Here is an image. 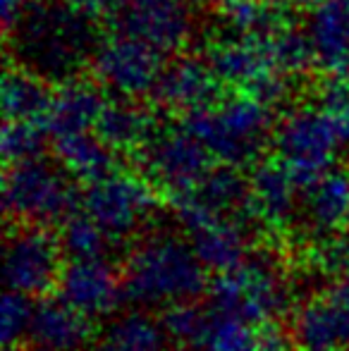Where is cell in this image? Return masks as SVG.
<instances>
[{"instance_id": "cell-1", "label": "cell", "mask_w": 349, "mask_h": 351, "mask_svg": "<svg viewBox=\"0 0 349 351\" xmlns=\"http://www.w3.org/2000/svg\"><path fill=\"white\" fill-rule=\"evenodd\" d=\"M125 296L139 306H173L206 289V268L194 246L175 234H154L130 251L122 268Z\"/></svg>"}, {"instance_id": "cell-2", "label": "cell", "mask_w": 349, "mask_h": 351, "mask_svg": "<svg viewBox=\"0 0 349 351\" xmlns=\"http://www.w3.org/2000/svg\"><path fill=\"white\" fill-rule=\"evenodd\" d=\"M14 27L17 53H22V60L29 65V70L62 82L80 70L96 43L88 14L67 3L58 8L29 5Z\"/></svg>"}, {"instance_id": "cell-3", "label": "cell", "mask_w": 349, "mask_h": 351, "mask_svg": "<svg viewBox=\"0 0 349 351\" xmlns=\"http://www.w3.org/2000/svg\"><path fill=\"white\" fill-rule=\"evenodd\" d=\"M258 98L213 103L189 112L186 130L206 143L213 158L225 165H249L263 153L270 132L268 108Z\"/></svg>"}, {"instance_id": "cell-4", "label": "cell", "mask_w": 349, "mask_h": 351, "mask_svg": "<svg viewBox=\"0 0 349 351\" xmlns=\"http://www.w3.org/2000/svg\"><path fill=\"white\" fill-rule=\"evenodd\" d=\"M289 285L273 258H244L237 268L218 273L210 285V308L239 315L254 325L273 323L287 311Z\"/></svg>"}, {"instance_id": "cell-5", "label": "cell", "mask_w": 349, "mask_h": 351, "mask_svg": "<svg viewBox=\"0 0 349 351\" xmlns=\"http://www.w3.org/2000/svg\"><path fill=\"white\" fill-rule=\"evenodd\" d=\"M5 213L34 225L65 222L75 213L77 191L67 175L38 158L12 162L5 175Z\"/></svg>"}, {"instance_id": "cell-6", "label": "cell", "mask_w": 349, "mask_h": 351, "mask_svg": "<svg viewBox=\"0 0 349 351\" xmlns=\"http://www.w3.org/2000/svg\"><path fill=\"white\" fill-rule=\"evenodd\" d=\"M347 139L342 120L328 110L294 112L275 134L280 162L299 186H311L333 167L340 143Z\"/></svg>"}, {"instance_id": "cell-7", "label": "cell", "mask_w": 349, "mask_h": 351, "mask_svg": "<svg viewBox=\"0 0 349 351\" xmlns=\"http://www.w3.org/2000/svg\"><path fill=\"white\" fill-rule=\"evenodd\" d=\"M177 220L191 237L196 256L206 270L228 273L247 258V225L242 217L218 215L191 194L175 199Z\"/></svg>"}, {"instance_id": "cell-8", "label": "cell", "mask_w": 349, "mask_h": 351, "mask_svg": "<svg viewBox=\"0 0 349 351\" xmlns=\"http://www.w3.org/2000/svg\"><path fill=\"white\" fill-rule=\"evenodd\" d=\"M154 208V194L144 182L115 172L88 182V189L82 196V210L91 215L112 241H122L139 232Z\"/></svg>"}, {"instance_id": "cell-9", "label": "cell", "mask_w": 349, "mask_h": 351, "mask_svg": "<svg viewBox=\"0 0 349 351\" xmlns=\"http://www.w3.org/2000/svg\"><path fill=\"white\" fill-rule=\"evenodd\" d=\"M62 244L43 227H22L5 244L3 278L8 289L41 296L58 285L62 273Z\"/></svg>"}, {"instance_id": "cell-10", "label": "cell", "mask_w": 349, "mask_h": 351, "mask_svg": "<svg viewBox=\"0 0 349 351\" xmlns=\"http://www.w3.org/2000/svg\"><path fill=\"white\" fill-rule=\"evenodd\" d=\"M210 156L206 143L189 130L163 132L149 139L144 148V167L149 177L173 199L191 194L210 172Z\"/></svg>"}, {"instance_id": "cell-11", "label": "cell", "mask_w": 349, "mask_h": 351, "mask_svg": "<svg viewBox=\"0 0 349 351\" xmlns=\"http://www.w3.org/2000/svg\"><path fill=\"white\" fill-rule=\"evenodd\" d=\"M58 289L67 304H72L91 320L115 313L125 296L122 278H117L112 265L103 261V256L101 258H72L62 268Z\"/></svg>"}, {"instance_id": "cell-12", "label": "cell", "mask_w": 349, "mask_h": 351, "mask_svg": "<svg viewBox=\"0 0 349 351\" xmlns=\"http://www.w3.org/2000/svg\"><path fill=\"white\" fill-rule=\"evenodd\" d=\"M115 24L120 34L160 53L182 46L189 36V14L180 0H122Z\"/></svg>"}, {"instance_id": "cell-13", "label": "cell", "mask_w": 349, "mask_h": 351, "mask_svg": "<svg viewBox=\"0 0 349 351\" xmlns=\"http://www.w3.org/2000/svg\"><path fill=\"white\" fill-rule=\"evenodd\" d=\"M160 72V51L125 34L106 43L96 56L98 79L120 93L149 91L156 86Z\"/></svg>"}, {"instance_id": "cell-14", "label": "cell", "mask_w": 349, "mask_h": 351, "mask_svg": "<svg viewBox=\"0 0 349 351\" xmlns=\"http://www.w3.org/2000/svg\"><path fill=\"white\" fill-rule=\"evenodd\" d=\"M292 332L299 351H349V306L335 299L306 301L294 315Z\"/></svg>"}, {"instance_id": "cell-15", "label": "cell", "mask_w": 349, "mask_h": 351, "mask_svg": "<svg viewBox=\"0 0 349 351\" xmlns=\"http://www.w3.org/2000/svg\"><path fill=\"white\" fill-rule=\"evenodd\" d=\"M91 318L67 304L62 296L43 299L34 306L29 337L38 347L58 351H80L91 339Z\"/></svg>"}, {"instance_id": "cell-16", "label": "cell", "mask_w": 349, "mask_h": 351, "mask_svg": "<svg viewBox=\"0 0 349 351\" xmlns=\"http://www.w3.org/2000/svg\"><path fill=\"white\" fill-rule=\"evenodd\" d=\"M156 96L160 103L177 110L194 112L208 108L218 98V74L196 60H180L160 72L156 82Z\"/></svg>"}, {"instance_id": "cell-17", "label": "cell", "mask_w": 349, "mask_h": 351, "mask_svg": "<svg viewBox=\"0 0 349 351\" xmlns=\"http://www.w3.org/2000/svg\"><path fill=\"white\" fill-rule=\"evenodd\" d=\"M297 182L282 162H263L252 175V204L256 220L273 230L289 225L297 206Z\"/></svg>"}, {"instance_id": "cell-18", "label": "cell", "mask_w": 349, "mask_h": 351, "mask_svg": "<svg viewBox=\"0 0 349 351\" xmlns=\"http://www.w3.org/2000/svg\"><path fill=\"white\" fill-rule=\"evenodd\" d=\"M306 220L316 234L349 230V170H328L306 186Z\"/></svg>"}, {"instance_id": "cell-19", "label": "cell", "mask_w": 349, "mask_h": 351, "mask_svg": "<svg viewBox=\"0 0 349 351\" xmlns=\"http://www.w3.org/2000/svg\"><path fill=\"white\" fill-rule=\"evenodd\" d=\"M103 108L106 103L93 86L67 84L51 98V106L38 122L53 136L77 134V132H86L91 125H96Z\"/></svg>"}, {"instance_id": "cell-20", "label": "cell", "mask_w": 349, "mask_h": 351, "mask_svg": "<svg viewBox=\"0 0 349 351\" xmlns=\"http://www.w3.org/2000/svg\"><path fill=\"white\" fill-rule=\"evenodd\" d=\"M191 196L199 204H204L208 210L218 213V215H234L242 217L244 222L256 220V210H254L252 204V189L232 165L210 170L204 177V182L191 191Z\"/></svg>"}, {"instance_id": "cell-21", "label": "cell", "mask_w": 349, "mask_h": 351, "mask_svg": "<svg viewBox=\"0 0 349 351\" xmlns=\"http://www.w3.org/2000/svg\"><path fill=\"white\" fill-rule=\"evenodd\" d=\"M309 38L326 65H342L349 58V0H323L309 22Z\"/></svg>"}, {"instance_id": "cell-22", "label": "cell", "mask_w": 349, "mask_h": 351, "mask_svg": "<svg viewBox=\"0 0 349 351\" xmlns=\"http://www.w3.org/2000/svg\"><path fill=\"white\" fill-rule=\"evenodd\" d=\"M168 342L163 323L144 311H132L108 323L93 351H165Z\"/></svg>"}, {"instance_id": "cell-23", "label": "cell", "mask_w": 349, "mask_h": 351, "mask_svg": "<svg viewBox=\"0 0 349 351\" xmlns=\"http://www.w3.org/2000/svg\"><path fill=\"white\" fill-rule=\"evenodd\" d=\"M112 148L101 136L86 132L56 136V156L70 175L84 182H96L112 175Z\"/></svg>"}, {"instance_id": "cell-24", "label": "cell", "mask_w": 349, "mask_h": 351, "mask_svg": "<svg viewBox=\"0 0 349 351\" xmlns=\"http://www.w3.org/2000/svg\"><path fill=\"white\" fill-rule=\"evenodd\" d=\"M96 134L101 136L112 151H130V148L141 146L149 141L151 134V120L144 110L127 103H117V106H106L98 117Z\"/></svg>"}, {"instance_id": "cell-25", "label": "cell", "mask_w": 349, "mask_h": 351, "mask_svg": "<svg viewBox=\"0 0 349 351\" xmlns=\"http://www.w3.org/2000/svg\"><path fill=\"white\" fill-rule=\"evenodd\" d=\"M256 325L239 315L208 308V323L194 351H258Z\"/></svg>"}, {"instance_id": "cell-26", "label": "cell", "mask_w": 349, "mask_h": 351, "mask_svg": "<svg viewBox=\"0 0 349 351\" xmlns=\"http://www.w3.org/2000/svg\"><path fill=\"white\" fill-rule=\"evenodd\" d=\"M51 93L34 74L10 72L3 84V103L8 120H41L51 106Z\"/></svg>"}, {"instance_id": "cell-27", "label": "cell", "mask_w": 349, "mask_h": 351, "mask_svg": "<svg viewBox=\"0 0 349 351\" xmlns=\"http://www.w3.org/2000/svg\"><path fill=\"white\" fill-rule=\"evenodd\" d=\"M223 19L234 36H268L282 29V17L265 0H225Z\"/></svg>"}, {"instance_id": "cell-28", "label": "cell", "mask_w": 349, "mask_h": 351, "mask_svg": "<svg viewBox=\"0 0 349 351\" xmlns=\"http://www.w3.org/2000/svg\"><path fill=\"white\" fill-rule=\"evenodd\" d=\"M110 237L86 213H72L60 230V244L70 258H101L108 249Z\"/></svg>"}, {"instance_id": "cell-29", "label": "cell", "mask_w": 349, "mask_h": 351, "mask_svg": "<svg viewBox=\"0 0 349 351\" xmlns=\"http://www.w3.org/2000/svg\"><path fill=\"white\" fill-rule=\"evenodd\" d=\"M160 323L170 342L180 349L194 351L208 323V311L199 308L191 301H180V304L165 306Z\"/></svg>"}, {"instance_id": "cell-30", "label": "cell", "mask_w": 349, "mask_h": 351, "mask_svg": "<svg viewBox=\"0 0 349 351\" xmlns=\"http://www.w3.org/2000/svg\"><path fill=\"white\" fill-rule=\"evenodd\" d=\"M46 134L48 132L38 120H8L3 132L5 160L12 165V162H22L29 158H38Z\"/></svg>"}, {"instance_id": "cell-31", "label": "cell", "mask_w": 349, "mask_h": 351, "mask_svg": "<svg viewBox=\"0 0 349 351\" xmlns=\"http://www.w3.org/2000/svg\"><path fill=\"white\" fill-rule=\"evenodd\" d=\"M32 313L34 306L29 304V296L8 289V294L3 296V308H0V339L8 349L17 344L22 335H29Z\"/></svg>"}, {"instance_id": "cell-32", "label": "cell", "mask_w": 349, "mask_h": 351, "mask_svg": "<svg viewBox=\"0 0 349 351\" xmlns=\"http://www.w3.org/2000/svg\"><path fill=\"white\" fill-rule=\"evenodd\" d=\"M309 263L321 275H340L349 265V237L323 234V239L309 254Z\"/></svg>"}, {"instance_id": "cell-33", "label": "cell", "mask_w": 349, "mask_h": 351, "mask_svg": "<svg viewBox=\"0 0 349 351\" xmlns=\"http://www.w3.org/2000/svg\"><path fill=\"white\" fill-rule=\"evenodd\" d=\"M258 351H297V349L289 344V339L285 335H280L278 330H270V332L261 335Z\"/></svg>"}, {"instance_id": "cell-34", "label": "cell", "mask_w": 349, "mask_h": 351, "mask_svg": "<svg viewBox=\"0 0 349 351\" xmlns=\"http://www.w3.org/2000/svg\"><path fill=\"white\" fill-rule=\"evenodd\" d=\"M27 8H29V0H3L5 24H8V27L12 29L14 24L19 22V17H22L24 12H27Z\"/></svg>"}, {"instance_id": "cell-35", "label": "cell", "mask_w": 349, "mask_h": 351, "mask_svg": "<svg viewBox=\"0 0 349 351\" xmlns=\"http://www.w3.org/2000/svg\"><path fill=\"white\" fill-rule=\"evenodd\" d=\"M330 299H335L337 304H342V306H349V265L340 275H335V282H333V289H330Z\"/></svg>"}, {"instance_id": "cell-36", "label": "cell", "mask_w": 349, "mask_h": 351, "mask_svg": "<svg viewBox=\"0 0 349 351\" xmlns=\"http://www.w3.org/2000/svg\"><path fill=\"white\" fill-rule=\"evenodd\" d=\"M65 3L72 5V8L80 10V12H84V14H93V12H98L108 0H65Z\"/></svg>"}, {"instance_id": "cell-37", "label": "cell", "mask_w": 349, "mask_h": 351, "mask_svg": "<svg viewBox=\"0 0 349 351\" xmlns=\"http://www.w3.org/2000/svg\"><path fill=\"white\" fill-rule=\"evenodd\" d=\"M8 351H58V349H48V347H38V344H36V347H34V349H12V347H10Z\"/></svg>"}, {"instance_id": "cell-38", "label": "cell", "mask_w": 349, "mask_h": 351, "mask_svg": "<svg viewBox=\"0 0 349 351\" xmlns=\"http://www.w3.org/2000/svg\"><path fill=\"white\" fill-rule=\"evenodd\" d=\"M340 67H342V77H345V79H347V82H349V58H347V60H345V62H342V65H340Z\"/></svg>"}, {"instance_id": "cell-39", "label": "cell", "mask_w": 349, "mask_h": 351, "mask_svg": "<svg viewBox=\"0 0 349 351\" xmlns=\"http://www.w3.org/2000/svg\"><path fill=\"white\" fill-rule=\"evenodd\" d=\"M342 127H345V134H347V139H349V112L345 117H342Z\"/></svg>"}, {"instance_id": "cell-40", "label": "cell", "mask_w": 349, "mask_h": 351, "mask_svg": "<svg viewBox=\"0 0 349 351\" xmlns=\"http://www.w3.org/2000/svg\"><path fill=\"white\" fill-rule=\"evenodd\" d=\"M302 3H323V0H302Z\"/></svg>"}]
</instances>
